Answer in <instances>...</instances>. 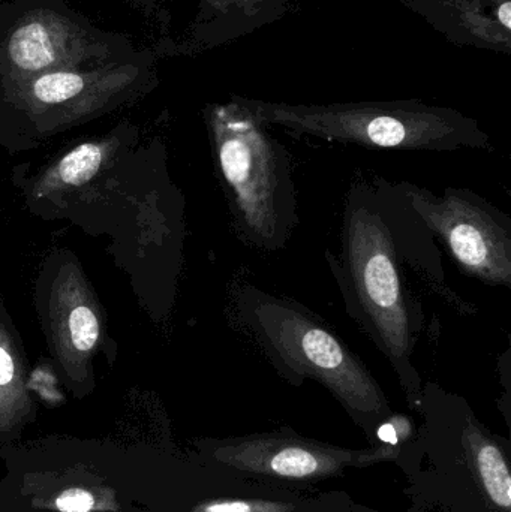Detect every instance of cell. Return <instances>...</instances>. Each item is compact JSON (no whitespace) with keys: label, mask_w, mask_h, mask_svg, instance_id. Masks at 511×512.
<instances>
[{"label":"cell","mask_w":511,"mask_h":512,"mask_svg":"<svg viewBox=\"0 0 511 512\" xmlns=\"http://www.w3.org/2000/svg\"><path fill=\"white\" fill-rule=\"evenodd\" d=\"M417 414L416 441L396 465L408 481L405 512H511L509 439L437 382L423 384Z\"/></svg>","instance_id":"2"},{"label":"cell","mask_w":511,"mask_h":512,"mask_svg":"<svg viewBox=\"0 0 511 512\" xmlns=\"http://www.w3.org/2000/svg\"><path fill=\"white\" fill-rule=\"evenodd\" d=\"M351 512H378V511L371 510V508L363 507V505H359V504H356V502H354L353 510H351Z\"/></svg>","instance_id":"16"},{"label":"cell","mask_w":511,"mask_h":512,"mask_svg":"<svg viewBox=\"0 0 511 512\" xmlns=\"http://www.w3.org/2000/svg\"><path fill=\"white\" fill-rule=\"evenodd\" d=\"M212 144L236 236L267 254L287 248L300 222L291 155L236 111H216Z\"/></svg>","instance_id":"4"},{"label":"cell","mask_w":511,"mask_h":512,"mask_svg":"<svg viewBox=\"0 0 511 512\" xmlns=\"http://www.w3.org/2000/svg\"><path fill=\"white\" fill-rule=\"evenodd\" d=\"M101 161V147L96 144H83L62 159L57 173L66 185H81L95 176Z\"/></svg>","instance_id":"11"},{"label":"cell","mask_w":511,"mask_h":512,"mask_svg":"<svg viewBox=\"0 0 511 512\" xmlns=\"http://www.w3.org/2000/svg\"><path fill=\"white\" fill-rule=\"evenodd\" d=\"M345 312L365 331L398 378L417 412L423 379L414 364L426 330L423 304L410 273L447 303L465 310L446 282L434 233L413 209L402 183L357 174L345 194L341 251H326Z\"/></svg>","instance_id":"1"},{"label":"cell","mask_w":511,"mask_h":512,"mask_svg":"<svg viewBox=\"0 0 511 512\" xmlns=\"http://www.w3.org/2000/svg\"><path fill=\"white\" fill-rule=\"evenodd\" d=\"M134 66L108 68L105 71L81 72L77 69L47 72L32 80L24 81V89L30 98L39 105H62L80 98L84 93L98 87L119 83L123 78L134 75Z\"/></svg>","instance_id":"9"},{"label":"cell","mask_w":511,"mask_h":512,"mask_svg":"<svg viewBox=\"0 0 511 512\" xmlns=\"http://www.w3.org/2000/svg\"><path fill=\"white\" fill-rule=\"evenodd\" d=\"M99 47L74 21L59 12H30L9 30L0 63L18 83L47 72L75 69L99 56Z\"/></svg>","instance_id":"8"},{"label":"cell","mask_w":511,"mask_h":512,"mask_svg":"<svg viewBox=\"0 0 511 512\" xmlns=\"http://www.w3.org/2000/svg\"><path fill=\"white\" fill-rule=\"evenodd\" d=\"M93 505V496L81 489L66 490L56 499L57 510L62 512H89Z\"/></svg>","instance_id":"13"},{"label":"cell","mask_w":511,"mask_h":512,"mask_svg":"<svg viewBox=\"0 0 511 512\" xmlns=\"http://www.w3.org/2000/svg\"><path fill=\"white\" fill-rule=\"evenodd\" d=\"M413 209L446 246L462 273L511 288V219L482 195L446 188L437 195L401 182Z\"/></svg>","instance_id":"5"},{"label":"cell","mask_w":511,"mask_h":512,"mask_svg":"<svg viewBox=\"0 0 511 512\" xmlns=\"http://www.w3.org/2000/svg\"><path fill=\"white\" fill-rule=\"evenodd\" d=\"M498 18H500L501 23H503L504 27L510 29L511 27V3L504 2L503 5L498 9Z\"/></svg>","instance_id":"15"},{"label":"cell","mask_w":511,"mask_h":512,"mask_svg":"<svg viewBox=\"0 0 511 512\" xmlns=\"http://www.w3.org/2000/svg\"><path fill=\"white\" fill-rule=\"evenodd\" d=\"M362 448L305 438L290 427L207 442V462L272 486L314 490L323 481L357 468Z\"/></svg>","instance_id":"7"},{"label":"cell","mask_w":511,"mask_h":512,"mask_svg":"<svg viewBox=\"0 0 511 512\" xmlns=\"http://www.w3.org/2000/svg\"><path fill=\"white\" fill-rule=\"evenodd\" d=\"M15 366L9 352L0 346V387H6L14 381Z\"/></svg>","instance_id":"14"},{"label":"cell","mask_w":511,"mask_h":512,"mask_svg":"<svg viewBox=\"0 0 511 512\" xmlns=\"http://www.w3.org/2000/svg\"><path fill=\"white\" fill-rule=\"evenodd\" d=\"M263 119L288 125L297 132L327 140L354 143L368 149H483L488 137L464 119L425 111L341 110L324 113L266 111Z\"/></svg>","instance_id":"6"},{"label":"cell","mask_w":511,"mask_h":512,"mask_svg":"<svg viewBox=\"0 0 511 512\" xmlns=\"http://www.w3.org/2000/svg\"><path fill=\"white\" fill-rule=\"evenodd\" d=\"M69 334L71 342L80 352H89L95 348L99 337V324L95 313L87 306L75 307L69 316Z\"/></svg>","instance_id":"12"},{"label":"cell","mask_w":511,"mask_h":512,"mask_svg":"<svg viewBox=\"0 0 511 512\" xmlns=\"http://www.w3.org/2000/svg\"><path fill=\"white\" fill-rule=\"evenodd\" d=\"M230 315L282 381L296 388L306 381L323 385L369 442L393 414L362 358L305 304L243 282L230 291Z\"/></svg>","instance_id":"3"},{"label":"cell","mask_w":511,"mask_h":512,"mask_svg":"<svg viewBox=\"0 0 511 512\" xmlns=\"http://www.w3.org/2000/svg\"><path fill=\"white\" fill-rule=\"evenodd\" d=\"M417 432L419 427H416L410 417L393 412L375 430L371 447L362 448V453L357 460V469L371 468L384 462H393L398 465L416 441Z\"/></svg>","instance_id":"10"}]
</instances>
